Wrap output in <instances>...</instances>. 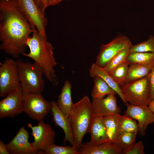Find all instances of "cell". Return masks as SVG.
Listing matches in <instances>:
<instances>
[{"label": "cell", "mask_w": 154, "mask_h": 154, "mask_svg": "<svg viewBox=\"0 0 154 154\" xmlns=\"http://www.w3.org/2000/svg\"><path fill=\"white\" fill-rule=\"evenodd\" d=\"M144 147L143 142L139 141L135 143L129 149L122 151L123 154H144Z\"/></svg>", "instance_id": "4dcf8cb0"}, {"label": "cell", "mask_w": 154, "mask_h": 154, "mask_svg": "<svg viewBox=\"0 0 154 154\" xmlns=\"http://www.w3.org/2000/svg\"><path fill=\"white\" fill-rule=\"evenodd\" d=\"M131 45V42L127 36L118 35L108 44H101L95 64L100 67H104L115 56Z\"/></svg>", "instance_id": "9c48e42d"}, {"label": "cell", "mask_w": 154, "mask_h": 154, "mask_svg": "<svg viewBox=\"0 0 154 154\" xmlns=\"http://www.w3.org/2000/svg\"><path fill=\"white\" fill-rule=\"evenodd\" d=\"M126 106L125 114L137 121L138 132L141 136L145 135L148 126L154 122V114L148 106H138L124 103Z\"/></svg>", "instance_id": "7c38bea8"}, {"label": "cell", "mask_w": 154, "mask_h": 154, "mask_svg": "<svg viewBox=\"0 0 154 154\" xmlns=\"http://www.w3.org/2000/svg\"><path fill=\"white\" fill-rule=\"evenodd\" d=\"M27 126L32 130L31 135L34 141L31 144L38 154H43L51 145L54 143L55 133L51 126L44 121H39L37 125L33 126L28 123Z\"/></svg>", "instance_id": "30bf717a"}, {"label": "cell", "mask_w": 154, "mask_h": 154, "mask_svg": "<svg viewBox=\"0 0 154 154\" xmlns=\"http://www.w3.org/2000/svg\"><path fill=\"white\" fill-rule=\"evenodd\" d=\"M147 77L149 82L151 100L154 99V67Z\"/></svg>", "instance_id": "1f68e13d"}, {"label": "cell", "mask_w": 154, "mask_h": 154, "mask_svg": "<svg viewBox=\"0 0 154 154\" xmlns=\"http://www.w3.org/2000/svg\"><path fill=\"white\" fill-rule=\"evenodd\" d=\"M92 104L94 115L103 117L121 112L114 94L108 95L105 98L92 99Z\"/></svg>", "instance_id": "5bb4252c"}, {"label": "cell", "mask_w": 154, "mask_h": 154, "mask_svg": "<svg viewBox=\"0 0 154 154\" xmlns=\"http://www.w3.org/2000/svg\"><path fill=\"white\" fill-rule=\"evenodd\" d=\"M128 65L126 62L123 63L116 67L110 74L120 87L126 84Z\"/></svg>", "instance_id": "484cf974"}, {"label": "cell", "mask_w": 154, "mask_h": 154, "mask_svg": "<svg viewBox=\"0 0 154 154\" xmlns=\"http://www.w3.org/2000/svg\"><path fill=\"white\" fill-rule=\"evenodd\" d=\"M16 61L21 88L23 92L41 94L45 86L42 69L35 62H25L18 58Z\"/></svg>", "instance_id": "277c9868"}, {"label": "cell", "mask_w": 154, "mask_h": 154, "mask_svg": "<svg viewBox=\"0 0 154 154\" xmlns=\"http://www.w3.org/2000/svg\"><path fill=\"white\" fill-rule=\"evenodd\" d=\"M118 131L131 133L138 132V127L136 120L130 116L125 114L120 117L117 125Z\"/></svg>", "instance_id": "d4e9b609"}, {"label": "cell", "mask_w": 154, "mask_h": 154, "mask_svg": "<svg viewBox=\"0 0 154 154\" xmlns=\"http://www.w3.org/2000/svg\"><path fill=\"white\" fill-rule=\"evenodd\" d=\"M126 62L129 64H139L151 68L154 67V52H133L128 54Z\"/></svg>", "instance_id": "ffe728a7"}, {"label": "cell", "mask_w": 154, "mask_h": 154, "mask_svg": "<svg viewBox=\"0 0 154 154\" xmlns=\"http://www.w3.org/2000/svg\"><path fill=\"white\" fill-rule=\"evenodd\" d=\"M126 101L131 105L148 106L151 100L150 86L147 76L120 87Z\"/></svg>", "instance_id": "5b68a950"}, {"label": "cell", "mask_w": 154, "mask_h": 154, "mask_svg": "<svg viewBox=\"0 0 154 154\" xmlns=\"http://www.w3.org/2000/svg\"><path fill=\"white\" fill-rule=\"evenodd\" d=\"M129 48L125 49L118 53L103 68L108 74H110L116 67L122 63L126 62L127 56L129 53Z\"/></svg>", "instance_id": "4316f807"}, {"label": "cell", "mask_w": 154, "mask_h": 154, "mask_svg": "<svg viewBox=\"0 0 154 154\" xmlns=\"http://www.w3.org/2000/svg\"><path fill=\"white\" fill-rule=\"evenodd\" d=\"M68 0H34L45 15V9L48 7L58 5L63 1Z\"/></svg>", "instance_id": "f546056e"}, {"label": "cell", "mask_w": 154, "mask_h": 154, "mask_svg": "<svg viewBox=\"0 0 154 154\" xmlns=\"http://www.w3.org/2000/svg\"><path fill=\"white\" fill-rule=\"evenodd\" d=\"M50 103L53 121L56 125L61 128L64 132V144L68 142L72 146L74 138L68 117L60 109L55 101L52 100Z\"/></svg>", "instance_id": "9a60e30c"}, {"label": "cell", "mask_w": 154, "mask_h": 154, "mask_svg": "<svg viewBox=\"0 0 154 154\" xmlns=\"http://www.w3.org/2000/svg\"><path fill=\"white\" fill-rule=\"evenodd\" d=\"M80 154L78 150L72 146H62L54 143L51 145L43 154Z\"/></svg>", "instance_id": "f1b7e54d"}, {"label": "cell", "mask_w": 154, "mask_h": 154, "mask_svg": "<svg viewBox=\"0 0 154 154\" xmlns=\"http://www.w3.org/2000/svg\"><path fill=\"white\" fill-rule=\"evenodd\" d=\"M71 84L69 81H65L57 102L58 108L67 117L74 104L71 96Z\"/></svg>", "instance_id": "ac0fdd59"}, {"label": "cell", "mask_w": 154, "mask_h": 154, "mask_svg": "<svg viewBox=\"0 0 154 154\" xmlns=\"http://www.w3.org/2000/svg\"><path fill=\"white\" fill-rule=\"evenodd\" d=\"M37 31L20 11L16 0H0V50L18 59L25 53L31 34Z\"/></svg>", "instance_id": "6da1fadb"}, {"label": "cell", "mask_w": 154, "mask_h": 154, "mask_svg": "<svg viewBox=\"0 0 154 154\" xmlns=\"http://www.w3.org/2000/svg\"><path fill=\"white\" fill-rule=\"evenodd\" d=\"M137 133L123 131L118 132L114 143L122 151L128 150L135 143Z\"/></svg>", "instance_id": "cb8c5ba5"}, {"label": "cell", "mask_w": 154, "mask_h": 154, "mask_svg": "<svg viewBox=\"0 0 154 154\" xmlns=\"http://www.w3.org/2000/svg\"><path fill=\"white\" fill-rule=\"evenodd\" d=\"M94 115L92 102L87 96H84L74 103L68 117L74 138L72 146L77 150L82 144L84 135L90 133Z\"/></svg>", "instance_id": "3957f363"}, {"label": "cell", "mask_w": 154, "mask_h": 154, "mask_svg": "<svg viewBox=\"0 0 154 154\" xmlns=\"http://www.w3.org/2000/svg\"><path fill=\"white\" fill-rule=\"evenodd\" d=\"M90 133L91 135L90 142L92 145H98L111 143L104 123L103 117L94 114Z\"/></svg>", "instance_id": "2e32d148"}, {"label": "cell", "mask_w": 154, "mask_h": 154, "mask_svg": "<svg viewBox=\"0 0 154 154\" xmlns=\"http://www.w3.org/2000/svg\"><path fill=\"white\" fill-rule=\"evenodd\" d=\"M29 135L24 126L21 127L12 140L7 144L10 154H38L29 141Z\"/></svg>", "instance_id": "4fadbf2b"}, {"label": "cell", "mask_w": 154, "mask_h": 154, "mask_svg": "<svg viewBox=\"0 0 154 154\" xmlns=\"http://www.w3.org/2000/svg\"><path fill=\"white\" fill-rule=\"evenodd\" d=\"M0 65V96L4 97L20 88V83L16 60L6 58Z\"/></svg>", "instance_id": "8992f818"}, {"label": "cell", "mask_w": 154, "mask_h": 154, "mask_svg": "<svg viewBox=\"0 0 154 154\" xmlns=\"http://www.w3.org/2000/svg\"><path fill=\"white\" fill-rule=\"evenodd\" d=\"M129 65L126 81V84L147 76L152 69L141 65L131 64Z\"/></svg>", "instance_id": "7402d4cb"}, {"label": "cell", "mask_w": 154, "mask_h": 154, "mask_svg": "<svg viewBox=\"0 0 154 154\" xmlns=\"http://www.w3.org/2000/svg\"><path fill=\"white\" fill-rule=\"evenodd\" d=\"M89 74L91 77L93 78L95 76H98L102 78L116 92L124 103L127 102L124 99L120 87L103 68L93 63L89 70Z\"/></svg>", "instance_id": "d6986e66"}, {"label": "cell", "mask_w": 154, "mask_h": 154, "mask_svg": "<svg viewBox=\"0 0 154 154\" xmlns=\"http://www.w3.org/2000/svg\"><path fill=\"white\" fill-rule=\"evenodd\" d=\"M129 53L133 52H154V36L150 35L147 40L135 45L129 48Z\"/></svg>", "instance_id": "83f0119b"}, {"label": "cell", "mask_w": 154, "mask_h": 154, "mask_svg": "<svg viewBox=\"0 0 154 154\" xmlns=\"http://www.w3.org/2000/svg\"><path fill=\"white\" fill-rule=\"evenodd\" d=\"M27 44L30 51L23 55L32 59L42 69L44 76L51 84L57 86L58 82L54 68L57 64L54 55V48L47 38L37 31L32 34Z\"/></svg>", "instance_id": "7a4b0ae2"}, {"label": "cell", "mask_w": 154, "mask_h": 154, "mask_svg": "<svg viewBox=\"0 0 154 154\" xmlns=\"http://www.w3.org/2000/svg\"><path fill=\"white\" fill-rule=\"evenodd\" d=\"M0 154H10L7 149V144H5L1 140H0Z\"/></svg>", "instance_id": "d6a6232c"}, {"label": "cell", "mask_w": 154, "mask_h": 154, "mask_svg": "<svg viewBox=\"0 0 154 154\" xmlns=\"http://www.w3.org/2000/svg\"><path fill=\"white\" fill-rule=\"evenodd\" d=\"M16 1L19 9L31 25L47 38L45 28L47 19L34 0Z\"/></svg>", "instance_id": "ba28073f"}, {"label": "cell", "mask_w": 154, "mask_h": 154, "mask_svg": "<svg viewBox=\"0 0 154 154\" xmlns=\"http://www.w3.org/2000/svg\"><path fill=\"white\" fill-rule=\"evenodd\" d=\"M120 114L103 117L104 123L111 143H114L118 133L117 125Z\"/></svg>", "instance_id": "603a6c76"}, {"label": "cell", "mask_w": 154, "mask_h": 154, "mask_svg": "<svg viewBox=\"0 0 154 154\" xmlns=\"http://www.w3.org/2000/svg\"><path fill=\"white\" fill-rule=\"evenodd\" d=\"M50 102L41 94L24 93L23 112L32 119L38 121L43 120L51 111Z\"/></svg>", "instance_id": "52a82bcc"}, {"label": "cell", "mask_w": 154, "mask_h": 154, "mask_svg": "<svg viewBox=\"0 0 154 154\" xmlns=\"http://www.w3.org/2000/svg\"><path fill=\"white\" fill-rule=\"evenodd\" d=\"M24 92L21 88L10 92L0 102V118L13 117L23 112Z\"/></svg>", "instance_id": "8fae6325"}, {"label": "cell", "mask_w": 154, "mask_h": 154, "mask_svg": "<svg viewBox=\"0 0 154 154\" xmlns=\"http://www.w3.org/2000/svg\"><path fill=\"white\" fill-rule=\"evenodd\" d=\"M78 151L80 154H121L122 150L114 143L93 145L89 142L82 143Z\"/></svg>", "instance_id": "e0dca14e"}, {"label": "cell", "mask_w": 154, "mask_h": 154, "mask_svg": "<svg viewBox=\"0 0 154 154\" xmlns=\"http://www.w3.org/2000/svg\"><path fill=\"white\" fill-rule=\"evenodd\" d=\"M148 107L154 114V99L151 101L148 104Z\"/></svg>", "instance_id": "836d02e7"}, {"label": "cell", "mask_w": 154, "mask_h": 154, "mask_svg": "<svg viewBox=\"0 0 154 154\" xmlns=\"http://www.w3.org/2000/svg\"><path fill=\"white\" fill-rule=\"evenodd\" d=\"M94 85L91 92L92 99H101L106 95L117 94L108 84L102 78L98 76L93 78Z\"/></svg>", "instance_id": "44dd1931"}]
</instances>
